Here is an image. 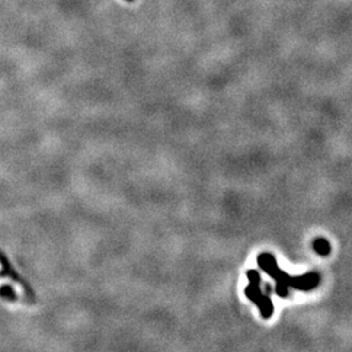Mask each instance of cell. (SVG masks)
<instances>
[{"label":"cell","instance_id":"6da1fadb","mask_svg":"<svg viewBox=\"0 0 352 352\" xmlns=\"http://www.w3.org/2000/svg\"><path fill=\"white\" fill-rule=\"evenodd\" d=\"M257 262H258V266L274 279V282H275V291H277V293L281 298L288 296V288L305 292V291L315 289L320 285V282H321V275L316 272H306V274H303V275H299V277L289 275V274L285 272L279 268L277 258L272 256V253H268V252L261 253L258 258H257Z\"/></svg>","mask_w":352,"mask_h":352},{"label":"cell","instance_id":"7a4b0ae2","mask_svg":"<svg viewBox=\"0 0 352 352\" xmlns=\"http://www.w3.org/2000/svg\"><path fill=\"white\" fill-rule=\"evenodd\" d=\"M249 285L245 287L244 293L252 303H255L261 312L264 319H270L274 313V304L268 295H265L261 289V275L256 269H251L247 272Z\"/></svg>","mask_w":352,"mask_h":352},{"label":"cell","instance_id":"3957f363","mask_svg":"<svg viewBox=\"0 0 352 352\" xmlns=\"http://www.w3.org/2000/svg\"><path fill=\"white\" fill-rule=\"evenodd\" d=\"M313 249H315L316 253L320 255V256L326 257L330 255L331 245L326 239H323V238H317V239L313 241Z\"/></svg>","mask_w":352,"mask_h":352},{"label":"cell","instance_id":"277c9868","mask_svg":"<svg viewBox=\"0 0 352 352\" xmlns=\"http://www.w3.org/2000/svg\"><path fill=\"white\" fill-rule=\"evenodd\" d=\"M127 1H133V0H127Z\"/></svg>","mask_w":352,"mask_h":352}]
</instances>
